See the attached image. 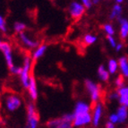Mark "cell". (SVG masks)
I'll return each mask as SVG.
<instances>
[{
    "instance_id": "1",
    "label": "cell",
    "mask_w": 128,
    "mask_h": 128,
    "mask_svg": "<svg viewBox=\"0 0 128 128\" xmlns=\"http://www.w3.org/2000/svg\"><path fill=\"white\" fill-rule=\"evenodd\" d=\"M92 105L87 101H77L73 111V124L74 128H84L92 124Z\"/></svg>"
},
{
    "instance_id": "2",
    "label": "cell",
    "mask_w": 128,
    "mask_h": 128,
    "mask_svg": "<svg viewBox=\"0 0 128 128\" xmlns=\"http://www.w3.org/2000/svg\"><path fill=\"white\" fill-rule=\"evenodd\" d=\"M22 105V98L15 93H6L3 98V107L8 113H14L21 108Z\"/></svg>"
},
{
    "instance_id": "3",
    "label": "cell",
    "mask_w": 128,
    "mask_h": 128,
    "mask_svg": "<svg viewBox=\"0 0 128 128\" xmlns=\"http://www.w3.org/2000/svg\"><path fill=\"white\" fill-rule=\"evenodd\" d=\"M47 126L48 128H74L73 124V114L66 113L60 118L48 120Z\"/></svg>"
},
{
    "instance_id": "4",
    "label": "cell",
    "mask_w": 128,
    "mask_h": 128,
    "mask_svg": "<svg viewBox=\"0 0 128 128\" xmlns=\"http://www.w3.org/2000/svg\"><path fill=\"white\" fill-rule=\"evenodd\" d=\"M40 124V116L36 106L32 101L26 106V124L24 128H38Z\"/></svg>"
},
{
    "instance_id": "5",
    "label": "cell",
    "mask_w": 128,
    "mask_h": 128,
    "mask_svg": "<svg viewBox=\"0 0 128 128\" xmlns=\"http://www.w3.org/2000/svg\"><path fill=\"white\" fill-rule=\"evenodd\" d=\"M32 60L30 56H25L24 58V63H22V72L20 76V81L22 87L27 90L29 87V81H30V71H32Z\"/></svg>"
},
{
    "instance_id": "6",
    "label": "cell",
    "mask_w": 128,
    "mask_h": 128,
    "mask_svg": "<svg viewBox=\"0 0 128 128\" xmlns=\"http://www.w3.org/2000/svg\"><path fill=\"white\" fill-rule=\"evenodd\" d=\"M84 86L90 97V100L93 104H96L100 101L101 98V88L98 83L90 79L84 81Z\"/></svg>"
},
{
    "instance_id": "7",
    "label": "cell",
    "mask_w": 128,
    "mask_h": 128,
    "mask_svg": "<svg viewBox=\"0 0 128 128\" xmlns=\"http://www.w3.org/2000/svg\"><path fill=\"white\" fill-rule=\"evenodd\" d=\"M85 6L82 4L80 1H72L69 4L68 6V14L74 20L81 18L85 13Z\"/></svg>"
},
{
    "instance_id": "8",
    "label": "cell",
    "mask_w": 128,
    "mask_h": 128,
    "mask_svg": "<svg viewBox=\"0 0 128 128\" xmlns=\"http://www.w3.org/2000/svg\"><path fill=\"white\" fill-rule=\"evenodd\" d=\"M103 114H104V107L100 102L94 104V107L92 108V124L94 127H98L100 124V122L102 120Z\"/></svg>"
},
{
    "instance_id": "9",
    "label": "cell",
    "mask_w": 128,
    "mask_h": 128,
    "mask_svg": "<svg viewBox=\"0 0 128 128\" xmlns=\"http://www.w3.org/2000/svg\"><path fill=\"white\" fill-rule=\"evenodd\" d=\"M0 50L4 55V60H6V63L8 68L12 67V66H14V56H13V51H12V47L6 41H3L2 44H1V47H0Z\"/></svg>"
},
{
    "instance_id": "10",
    "label": "cell",
    "mask_w": 128,
    "mask_h": 128,
    "mask_svg": "<svg viewBox=\"0 0 128 128\" xmlns=\"http://www.w3.org/2000/svg\"><path fill=\"white\" fill-rule=\"evenodd\" d=\"M28 93H29V97H30V100L32 102L37 100L38 96V86H37V82L35 79L34 75L30 74V81H29V87H28Z\"/></svg>"
},
{
    "instance_id": "11",
    "label": "cell",
    "mask_w": 128,
    "mask_h": 128,
    "mask_svg": "<svg viewBox=\"0 0 128 128\" xmlns=\"http://www.w3.org/2000/svg\"><path fill=\"white\" fill-rule=\"evenodd\" d=\"M19 38L20 41L22 42V44L24 46H25L28 48H36L40 46L38 44V41L36 40H33V38H30L29 35L26 33V32H22L19 34Z\"/></svg>"
},
{
    "instance_id": "12",
    "label": "cell",
    "mask_w": 128,
    "mask_h": 128,
    "mask_svg": "<svg viewBox=\"0 0 128 128\" xmlns=\"http://www.w3.org/2000/svg\"><path fill=\"white\" fill-rule=\"evenodd\" d=\"M118 94V102L122 106L128 108V86H123L116 90Z\"/></svg>"
},
{
    "instance_id": "13",
    "label": "cell",
    "mask_w": 128,
    "mask_h": 128,
    "mask_svg": "<svg viewBox=\"0 0 128 128\" xmlns=\"http://www.w3.org/2000/svg\"><path fill=\"white\" fill-rule=\"evenodd\" d=\"M120 29H119V35L122 40H126L128 38V20L126 18L121 17L119 21Z\"/></svg>"
},
{
    "instance_id": "14",
    "label": "cell",
    "mask_w": 128,
    "mask_h": 128,
    "mask_svg": "<svg viewBox=\"0 0 128 128\" xmlns=\"http://www.w3.org/2000/svg\"><path fill=\"white\" fill-rule=\"evenodd\" d=\"M118 61L121 74L124 78H128V58L126 56H123Z\"/></svg>"
},
{
    "instance_id": "15",
    "label": "cell",
    "mask_w": 128,
    "mask_h": 128,
    "mask_svg": "<svg viewBox=\"0 0 128 128\" xmlns=\"http://www.w3.org/2000/svg\"><path fill=\"white\" fill-rule=\"evenodd\" d=\"M116 115H118V116L119 123H121V124L126 123L128 118V108L127 107L120 105V107H118V108L116 109Z\"/></svg>"
},
{
    "instance_id": "16",
    "label": "cell",
    "mask_w": 128,
    "mask_h": 128,
    "mask_svg": "<svg viewBox=\"0 0 128 128\" xmlns=\"http://www.w3.org/2000/svg\"><path fill=\"white\" fill-rule=\"evenodd\" d=\"M47 49H48V46L46 45V44H41V45H40L38 48H36L32 55V60L35 61V60H38V59H40V58H41L43 56L45 55Z\"/></svg>"
},
{
    "instance_id": "17",
    "label": "cell",
    "mask_w": 128,
    "mask_h": 128,
    "mask_svg": "<svg viewBox=\"0 0 128 128\" xmlns=\"http://www.w3.org/2000/svg\"><path fill=\"white\" fill-rule=\"evenodd\" d=\"M122 12H123V8H122L121 4H116L112 9H111L110 14H109V19L110 20H118L119 21L120 18L122 17Z\"/></svg>"
},
{
    "instance_id": "18",
    "label": "cell",
    "mask_w": 128,
    "mask_h": 128,
    "mask_svg": "<svg viewBox=\"0 0 128 128\" xmlns=\"http://www.w3.org/2000/svg\"><path fill=\"white\" fill-rule=\"evenodd\" d=\"M98 79L101 82H108L110 77V74H109L108 70L106 68V66L104 64H100L98 68Z\"/></svg>"
},
{
    "instance_id": "19",
    "label": "cell",
    "mask_w": 128,
    "mask_h": 128,
    "mask_svg": "<svg viewBox=\"0 0 128 128\" xmlns=\"http://www.w3.org/2000/svg\"><path fill=\"white\" fill-rule=\"evenodd\" d=\"M118 68H119V66H118V60L114 59V58H111V59L108 60V70L110 74H115L118 72Z\"/></svg>"
},
{
    "instance_id": "20",
    "label": "cell",
    "mask_w": 128,
    "mask_h": 128,
    "mask_svg": "<svg viewBox=\"0 0 128 128\" xmlns=\"http://www.w3.org/2000/svg\"><path fill=\"white\" fill-rule=\"evenodd\" d=\"M97 40H98V38H97L96 35L90 34V33L85 34L84 36H83V38H82L83 43L87 46L93 45V44H95V43L97 42Z\"/></svg>"
},
{
    "instance_id": "21",
    "label": "cell",
    "mask_w": 128,
    "mask_h": 128,
    "mask_svg": "<svg viewBox=\"0 0 128 128\" xmlns=\"http://www.w3.org/2000/svg\"><path fill=\"white\" fill-rule=\"evenodd\" d=\"M26 28H27L26 24H24V22H15L14 24V30L18 34H20L22 32H24V30H26Z\"/></svg>"
},
{
    "instance_id": "22",
    "label": "cell",
    "mask_w": 128,
    "mask_h": 128,
    "mask_svg": "<svg viewBox=\"0 0 128 128\" xmlns=\"http://www.w3.org/2000/svg\"><path fill=\"white\" fill-rule=\"evenodd\" d=\"M103 30L108 36H114L115 35V29L111 24H105L102 27Z\"/></svg>"
},
{
    "instance_id": "23",
    "label": "cell",
    "mask_w": 128,
    "mask_h": 128,
    "mask_svg": "<svg viewBox=\"0 0 128 128\" xmlns=\"http://www.w3.org/2000/svg\"><path fill=\"white\" fill-rule=\"evenodd\" d=\"M115 85L118 88H121L123 86H124V77L122 74L118 75L115 80Z\"/></svg>"
},
{
    "instance_id": "24",
    "label": "cell",
    "mask_w": 128,
    "mask_h": 128,
    "mask_svg": "<svg viewBox=\"0 0 128 128\" xmlns=\"http://www.w3.org/2000/svg\"><path fill=\"white\" fill-rule=\"evenodd\" d=\"M9 71H10V73L12 74L20 75L22 72V66H17L14 64V66H12V67L9 68Z\"/></svg>"
},
{
    "instance_id": "25",
    "label": "cell",
    "mask_w": 128,
    "mask_h": 128,
    "mask_svg": "<svg viewBox=\"0 0 128 128\" xmlns=\"http://www.w3.org/2000/svg\"><path fill=\"white\" fill-rule=\"evenodd\" d=\"M0 32H3V33H6L7 32L6 20H4V18L1 14H0Z\"/></svg>"
},
{
    "instance_id": "26",
    "label": "cell",
    "mask_w": 128,
    "mask_h": 128,
    "mask_svg": "<svg viewBox=\"0 0 128 128\" xmlns=\"http://www.w3.org/2000/svg\"><path fill=\"white\" fill-rule=\"evenodd\" d=\"M108 121L115 124H118V123H119V120H118V115H116V113H111L110 115L108 116Z\"/></svg>"
},
{
    "instance_id": "27",
    "label": "cell",
    "mask_w": 128,
    "mask_h": 128,
    "mask_svg": "<svg viewBox=\"0 0 128 128\" xmlns=\"http://www.w3.org/2000/svg\"><path fill=\"white\" fill-rule=\"evenodd\" d=\"M107 40L108 42V44L110 45L111 48H115L116 46V44H118V42H116V38L114 36H107Z\"/></svg>"
},
{
    "instance_id": "28",
    "label": "cell",
    "mask_w": 128,
    "mask_h": 128,
    "mask_svg": "<svg viewBox=\"0 0 128 128\" xmlns=\"http://www.w3.org/2000/svg\"><path fill=\"white\" fill-rule=\"evenodd\" d=\"M80 2L85 6L86 9H90L92 6V0H80Z\"/></svg>"
},
{
    "instance_id": "29",
    "label": "cell",
    "mask_w": 128,
    "mask_h": 128,
    "mask_svg": "<svg viewBox=\"0 0 128 128\" xmlns=\"http://www.w3.org/2000/svg\"><path fill=\"white\" fill-rule=\"evenodd\" d=\"M109 100H118V94L116 92H111L110 95H109Z\"/></svg>"
},
{
    "instance_id": "30",
    "label": "cell",
    "mask_w": 128,
    "mask_h": 128,
    "mask_svg": "<svg viewBox=\"0 0 128 128\" xmlns=\"http://www.w3.org/2000/svg\"><path fill=\"white\" fill-rule=\"evenodd\" d=\"M105 128H116V124L111 123V122L108 121L106 124H105Z\"/></svg>"
},
{
    "instance_id": "31",
    "label": "cell",
    "mask_w": 128,
    "mask_h": 128,
    "mask_svg": "<svg viewBox=\"0 0 128 128\" xmlns=\"http://www.w3.org/2000/svg\"><path fill=\"white\" fill-rule=\"evenodd\" d=\"M123 47H124V45H123V43L122 42H119L116 44V46L115 49H116V52H119L120 50H121L122 48H123Z\"/></svg>"
},
{
    "instance_id": "32",
    "label": "cell",
    "mask_w": 128,
    "mask_h": 128,
    "mask_svg": "<svg viewBox=\"0 0 128 128\" xmlns=\"http://www.w3.org/2000/svg\"><path fill=\"white\" fill-rule=\"evenodd\" d=\"M92 4H94V6H97V4H100V0H92Z\"/></svg>"
},
{
    "instance_id": "33",
    "label": "cell",
    "mask_w": 128,
    "mask_h": 128,
    "mask_svg": "<svg viewBox=\"0 0 128 128\" xmlns=\"http://www.w3.org/2000/svg\"><path fill=\"white\" fill-rule=\"evenodd\" d=\"M116 4H121L122 3L124 2V0H115Z\"/></svg>"
},
{
    "instance_id": "34",
    "label": "cell",
    "mask_w": 128,
    "mask_h": 128,
    "mask_svg": "<svg viewBox=\"0 0 128 128\" xmlns=\"http://www.w3.org/2000/svg\"><path fill=\"white\" fill-rule=\"evenodd\" d=\"M2 42H3V41L1 40V38H0V47H1V44H2Z\"/></svg>"
}]
</instances>
